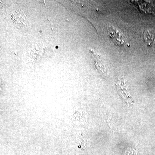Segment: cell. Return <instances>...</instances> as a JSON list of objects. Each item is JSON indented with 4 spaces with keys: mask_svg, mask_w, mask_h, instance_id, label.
Listing matches in <instances>:
<instances>
[{
    "mask_svg": "<svg viewBox=\"0 0 155 155\" xmlns=\"http://www.w3.org/2000/svg\"><path fill=\"white\" fill-rule=\"evenodd\" d=\"M108 34L110 38L116 46L120 48H127L126 41L120 32L114 27H110L108 29Z\"/></svg>",
    "mask_w": 155,
    "mask_h": 155,
    "instance_id": "cell-1",
    "label": "cell"
},
{
    "mask_svg": "<svg viewBox=\"0 0 155 155\" xmlns=\"http://www.w3.org/2000/svg\"><path fill=\"white\" fill-rule=\"evenodd\" d=\"M11 18L15 25L19 26V28H26L28 26V20L24 13L20 10H16L12 14Z\"/></svg>",
    "mask_w": 155,
    "mask_h": 155,
    "instance_id": "cell-2",
    "label": "cell"
},
{
    "mask_svg": "<svg viewBox=\"0 0 155 155\" xmlns=\"http://www.w3.org/2000/svg\"><path fill=\"white\" fill-rule=\"evenodd\" d=\"M90 51L93 56L95 65L97 69L102 75L107 76L108 75L107 71L105 65L102 60L101 56L97 53L94 51L93 50H90Z\"/></svg>",
    "mask_w": 155,
    "mask_h": 155,
    "instance_id": "cell-3",
    "label": "cell"
},
{
    "mask_svg": "<svg viewBox=\"0 0 155 155\" xmlns=\"http://www.w3.org/2000/svg\"><path fill=\"white\" fill-rule=\"evenodd\" d=\"M145 39L148 45H152L155 42V33L152 31H147L145 34Z\"/></svg>",
    "mask_w": 155,
    "mask_h": 155,
    "instance_id": "cell-4",
    "label": "cell"
},
{
    "mask_svg": "<svg viewBox=\"0 0 155 155\" xmlns=\"http://www.w3.org/2000/svg\"><path fill=\"white\" fill-rule=\"evenodd\" d=\"M56 155H60L58 154H56Z\"/></svg>",
    "mask_w": 155,
    "mask_h": 155,
    "instance_id": "cell-5",
    "label": "cell"
}]
</instances>
